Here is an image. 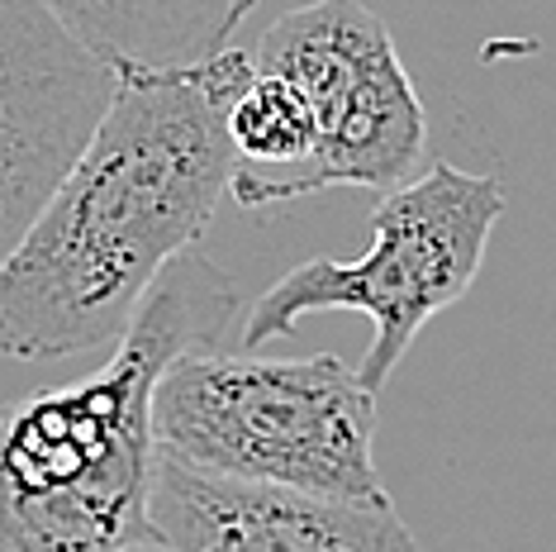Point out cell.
Segmentation results:
<instances>
[{"label": "cell", "instance_id": "obj_1", "mask_svg": "<svg viewBox=\"0 0 556 552\" xmlns=\"http://www.w3.org/2000/svg\"><path fill=\"white\" fill-rule=\"evenodd\" d=\"M252 53L176 72H115V96L53 196L0 262V357L58 362L124 334L233 181L229 105Z\"/></svg>", "mask_w": 556, "mask_h": 552}, {"label": "cell", "instance_id": "obj_2", "mask_svg": "<svg viewBox=\"0 0 556 552\" xmlns=\"http://www.w3.org/2000/svg\"><path fill=\"white\" fill-rule=\"evenodd\" d=\"M243 296L186 248L153 276L105 367L0 405V552H115L148 529L153 391L186 353L224 348Z\"/></svg>", "mask_w": 556, "mask_h": 552}, {"label": "cell", "instance_id": "obj_3", "mask_svg": "<svg viewBox=\"0 0 556 552\" xmlns=\"http://www.w3.org/2000/svg\"><path fill=\"white\" fill-rule=\"evenodd\" d=\"M153 448L200 472L386 505L376 396L338 353H186L153 391Z\"/></svg>", "mask_w": 556, "mask_h": 552}, {"label": "cell", "instance_id": "obj_4", "mask_svg": "<svg viewBox=\"0 0 556 552\" xmlns=\"http://www.w3.org/2000/svg\"><path fill=\"white\" fill-rule=\"evenodd\" d=\"M504 215L500 177H476L452 162H433L400 191H386L371 215V248L352 262L309 258L290 267L243 315L238 348L290 334L319 310H357L376 324V338L357 362V381L381 391L414 334L476 286L490 234Z\"/></svg>", "mask_w": 556, "mask_h": 552}, {"label": "cell", "instance_id": "obj_5", "mask_svg": "<svg viewBox=\"0 0 556 552\" xmlns=\"http://www.w3.org/2000/svg\"><path fill=\"white\" fill-rule=\"evenodd\" d=\"M252 67L276 72L314 110V153L286 200L362 186L400 191L424 172L428 110L395 53V39L362 0H314L286 10L252 48Z\"/></svg>", "mask_w": 556, "mask_h": 552}, {"label": "cell", "instance_id": "obj_6", "mask_svg": "<svg viewBox=\"0 0 556 552\" xmlns=\"http://www.w3.org/2000/svg\"><path fill=\"white\" fill-rule=\"evenodd\" d=\"M115 96V72L43 0H0V262L77 162Z\"/></svg>", "mask_w": 556, "mask_h": 552}, {"label": "cell", "instance_id": "obj_7", "mask_svg": "<svg viewBox=\"0 0 556 552\" xmlns=\"http://www.w3.org/2000/svg\"><path fill=\"white\" fill-rule=\"evenodd\" d=\"M143 519L176 552H419L395 500H328L153 453Z\"/></svg>", "mask_w": 556, "mask_h": 552}, {"label": "cell", "instance_id": "obj_8", "mask_svg": "<svg viewBox=\"0 0 556 552\" xmlns=\"http://www.w3.org/2000/svg\"><path fill=\"white\" fill-rule=\"evenodd\" d=\"M110 72H176L224 53L257 0H43Z\"/></svg>", "mask_w": 556, "mask_h": 552}, {"label": "cell", "instance_id": "obj_9", "mask_svg": "<svg viewBox=\"0 0 556 552\" xmlns=\"http://www.w3.org/2000/svg\"><path fill=\"white\" fill-rule=\"evenodd\" d=\"M115 552H176V548L162 543V538H157L153 529H138L134 538H124V543H119Z\"/></svg>", "mask_w": 556, "mask_h": 552}]
</instances>
